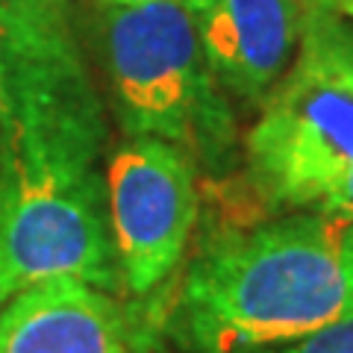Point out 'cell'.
I'll use <instances>...</instances> for the list:
<instances>
[{"mask_svg": "<svg viewBox=\"0 0 353 353\" xmlns=\"http://www.w3.org/2000/svg\"><path fill=\"white\" fill-rule=\"evenodd\" d=\"M318 209H324V212H336V215H347L353 218V174L347 176L345 183L339 185V189L327 197V201L318 206Z\"/></svg>", "mask_w": 353, "mask_h": 353, "instance_id": "obj_11", "label": "cell"}, {"mask_svg": "<svg viewBox=\"0 0 353 353\" xmlns=\"http://www.w3.org/2000/svg\"><path fill=\"white\" fill-rule=\"evenodd\" d=\"M301 6H330L333 0H297Z\"/></svg>", "mask_w": 353, "mask_h": 353, "instance_id": "obj_14", "label": "cell"}, {"mask_svg": "<svg viewBox=\"0 0 353 353\" xmlns=\"http://www.w3.org/2000/svg\"><path fill=\"white\" fill-rule=\"evenodd\" d=\"M101 6H141V3H157V0H97Z\"/></svg>", "mask_w": 353, "mask_h": 353, "instance_id": "obj_13", "label": "cell"}, {"mask_svg": "<svg viewBox=\"0 0 353 353\" xmlns=\"http://www.w3.org/2000/svg\"><path fill=\"white\" fill-rule=\"evenodd\" d=\"M0 353H145V341L112 292L53 280L0 306Z\"/></svg>", "mask_w": 353, "mask_h": 353, "instance_id": "obj_7", "label": "cell"}, {"mask_svg": "<svg viewBox=\"0 0 353 353\" xmlns=\"http://www.w3.org/2000/svg\"><path fill=\"white\" fill-rule=\"evenodd\" d=\"M106 215L121 292L148 297L174 277L201 215L194 159L150 136H130L106 162Z\"/></svg>", "mask_w": 353, "mask_h": 353, "instance_id": "obj_5", "label": "cell"}, {"mask_svg": "<svg viewBox=\"0 0 353 353\" xmlns=\"http://www.w3.org/2000/svg\"><path fill=\"white\" fill-rule=\"evenodd\" d=\"M103 59L127 136H150L218 165L236 141L233 109L206 65L185 0L103 6Z\"/></svg>", "mask_w": 353, "mask_h": 353, "instance_id": "obj_4", "label": "cell"}, {"mask_svg": "<svg viewBox=\"0 0 353 353\" xmlns=\"http://www.w3.org/2000/svg\"><path fill=\"white\" fill-rule=\"evenodd\" d=\"M0 39L9 85L85 88L71 0H0Z\"/></svg>", "mask_w": 353, "mask_h": 353, "instance_id": "obj_8", "label": "cell"}, {"mask_svg": "<svg viewBox=\"0 0 353 353\" xmlns=\"http://www.w3.org/2000/svg\"><path fill=\"white\" fill-rule=\"evenodd\" d=\"M12 139V103H9V83H6V62H3V39H0V165L9 153Z\"/></svg>", "mask_w": 353, "mask_h": 353, "instance_id": "obj_10", "label": "cell"}, {"mask_svg": "<svg viewBox=\"0 0 353 353\" xmlns=\"http://www.w3.org/2000/svg\"><path fill=\"white\" fill-rule=\"evenodd\" d=\"M253 353H353V315L341 318V321L321 327L303 339L285 341V345H274Z\"/></svg>", "mask_w": 353, "mask_h": 353, "instance_id": "obj_9", "label": "cell"}, {"mask_svg": "<svg viewBox=\"0 0 353 353\" xmlns=\"http://www.w3.org/2000/svg\"><path fill=\"white\" fill-rule=\"evenodd\" d=\"M353 315V218L292 212L206 233L168 309L183 353H253Z\"/></svg>", "mask_w": 353, "mask_h": 353, "instance_id": "obj_1", "label": "cell"}, {"mask_svg": "<svg viewBox=\"0 0 353 353\" xmlns=\"http://www.w3.org/2000/svg\"><path fill=\"white\" fill-rule=\"evenodd\" d=\"M12 139L0 165V306L53 280L121 292L94 171L103 118L94 88H9Z\"/></svg>", "mask_w": 353, "mask_h": 353, "instance_id": "obj_2", "label": "cell"}, {"mask_svg": "<svg viewBox=\"0 0 353 353\" xmlns=\"http://www.w3.org/2000/svg\"><path fill=\"white\" fill-rule=\"evenodd\" d=\"M206 65L227 94L265 101L294 62L303 30L297 0H185Z\"/></svg>", "mask_w": 353, "mask_h": 353, "instance_id": "obj_6", "label": "cell"}, {"mask_svg": "<svg viewBox=\"0 0 353 353\" xmlns=\"http://www.w3.org/2000/svg\"><path fill=\"white\" fill-rule=\"evenodd\" d=\"M330 9H336V12L345 15V18H353V0H333Z\"/></svg>", "mask_w": 353, "mask_h": 353, "instance_id": "obj_12", "label": "cell"}, {"mask_svg": "<svg viewBox=\"0 0 353 353\" xmlns=\"http://www.w3.org/2000/svg\"><path fill=\"white\" fill-rule=\"evenodd\" d=\"M248 180L277 209H318L353 174V27L306 6L294 62L245 139Z\"/></svg>", "mask_w": 353, "mask_h": 353, "instance_id": "obj_3", "label": "cell"}]
</instances>
